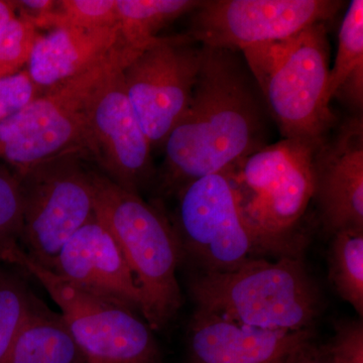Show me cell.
<instances>
[{"label":"cell","mask_w":363,"mask_h":363,"mask_svg":"<svg viewBox=\"0 0 363 363\" xmlns=\"http://www.w3.org/2000/svg\"><path fill=\"white\" fill-rule=\"evenodd\" d=\"M269 116L241 52L203 47L190 104L162 147V189L176 194L262 149Z\"/></svg>","instance_id":"cell-1"},{"label":"cell","mask_w":363,"mask_h":363,"mask_svg":"<svg viewBox=\"0 0 363 363\" xmlns=\"http://www.w3.org/2000/svg\"><path fill=\"white\" fill-rule=\"evenodd\" d=\"M241 55L283 138L317 150L334 123L327 98L330 47L326 23L248 48Z\"/></svg>","instance_id":"cell-2"},{"label":"cell","mask_w":363,"mask_h":363,"mask_svg":"<svg viewBox=\"0 0 363 363\" xmlns=\"http://www.w3.org/2000/svg\"><path fill=\"white\" fill-rule=\"evenodd\" d=\"M189 291L198 309L264 330H308L321 306L298 255L276 262L255 257L233 271L200 272Z\"/></svg>","instance_id":"cell-3"},{"label":"cell","mask_w":363,"mask_h":363,"mask_svg":"<svg viewBox=\"0 0 363 363\" xmlns=\"http://www.w3.org/2000/svg\"><path fill=\"white\" fill-rule=\"evenodd\" d=\"M95 214L108 229L143 297V319L160 330L182 305L177 269L182 250L172 222L159 208L91 169Z\"/></svg>","instance_id":"cell-4"},{"label":"cell","mask_w":363,"mask_h":363,"mask_svg":"<svg viewBox=\"0 0 363 363\" xmlns=\"http://www.w3.org/2000/svg\"><path fill=\"white\" fill-rule=\"evenodd\" d=\"M316 150L283 138L227 169L257 255H298V226L314 197Z\"/></svg>","instance_id":"cell-5"},{"label":"cell","mask_w":363,"mask_h":363,"mask_svg":"<svg viewBox=\"0 0 363 363\" xmlns=\"http://www.w3.org/2000/svg\"><path fill=\"white\" fill-rule=\"evenodd\" d=\"M140 52L118 48L91 70L40 94L0 123V157L16 173L70 152H80L91 99Z\"/></svg>","instance_id":"cell-6"},{"label":"cell","mask_w":363,"mask_h":363,"mask_svg":"<svg viewBox=\"0 0 363 363\" xmlns=\"http://www.w3.org/2000/svg\"><path fill=\"white\" fill-rule=\"evenodd\" d=\"M84 157L80 152H65L16 173L23 205L20 247L45 269L95 216L91 168Z\"/></svg>","instance_id":"cell-7"},{"label":"cell","mask_w":363,"mask_h":363,"mask_svg":"<svg viewBox=\"0 0 363 363\" xmlns=\"http://www.w3.org/2000/svg\"><path fill=\"white\" fill-rule=\"evenodd\" d=\"M7 264L44 286L88 363H157L160 351L152 329L136 313L76 288L33 262L21 247L11 252Z\"/></svg>","instance_id":"cell-8"},{"label":"cell","mask_w":363,"mask_h":363,"mask_svg":"<svg viewBox=\"0 0 363 363\" xmlns=\"http://www.w3.org/2000/svg\"><path fill=\"white\" fill-rule=\"evenodd\" d=\"M173 227L182 250L203 272L233 271L259 257L228 171L196 179L176 193Z\"/></svg>","instance_id":"cell-9"},{"label":"cell","mask_w":363,"mask_h":363,"mask_svg":"<svg viewBox=\"0 0 363 363\" xmlns=\"http://www.w3.org/2000/svg\"><path fill=\"white\" fill-rule=\"evenodd\" d=\"M203 47L187 35L159 37L124 67L126 95L152 149L162 147L187 109Z\"/></svg>","instance_id":"cell-10"},{"label":"cell","mask_w":363,"mask_h":363,"mask_svg":"<svg viewBox=\"0 0 363 363\" xmlns=\"http://www.w3.org/2000/svg\"><path fill=\"white\" fill-rule=\"evenodd\" d=\"M343 4L338 0H206L190 13L187 35L203 47L241 52L326 23Z\"/></svg>","instance_id":"cell-11"},{"label":"cell","mask_w":363,"mask_h":363,"mask_svg":"<svg viewBox=\"0 0 363 363\" xmlns=\"http://www.w3.org/2000/svg\"><path fill=\"white\" fill-rule=\"evenodd\" d=\"M123 70L107 79L91 99L81 152L117 186L140 195L156 171L152 145L126 95Z\"/></svg>","instance_id":"cell-12"},{"label":"cell","mask_w":363,"mask_h":363,"mask_svg":"<svg viewBox=\"0 0 363 363\" xmlns=\"http://www.w3.org/2000/svg\"><path fill=\"white\" fill-rule=\"evenodd\" d=\"M48 269L86 293L142 316V293L133 272L96 214L69 238Z\"/></svg>","instance_id":"cell-13"},{"label":"cell","mask_w":363,"mask_h":363,"mask_svg":"<svg viewBox=\"0 0 363 363\" xmlns=\"http://www.w3.org/2000/svg\"><path fill=\"white\" fill-rule=\"evenodd\" d=\"M314 197L325 231L363 229V119H346L314 154Z\"/></svg>","instance_id":"cell-14"},{"label":"cell","mask_w":363,"mask_h":363,"mask_svg":"<svg viewBox=\"0 0 363 363\" xmlns=\"http://www.w3.org/2000/svg\"><path fill=\"white\" fill-rule=\"evenodd\" d=\"M310 329L264 330L196 308L189 326L190 363H279L306 341Z\"/></svg>","instance_id":"cell-15"},{"label":"cell","mask_w":363,"mask_h":363,"mask_svg":"<svg viewBox=\"0 0 363 363\" xmlns=\"http://www.w3.org/2000/svg\"><path fill=\"white\" fill-rule=\"evenodd\" d=\"M123 45L117 25L54 28L35 40L26 70L44 93L99 65Z\"/></svg>","instance_id":"cell-16"},{"label":"cell","mask_w":363,"mask_h":363,"mask_svg":"<svg viewBox=\"0 0 363 363\" xmlns=\"http://www.w3.org/2000/svg\"><path fill=\"white\" fill-rule=\"evenodd\" d=\"M4 363H88L61 314L35 298Z\"/></svg>","instance_id":"cell-17"},{"label":"cell","mask_w":363,"mask_h":363,"mask_svg":"<svg viewBox=\"0 0 363 363\" xmlns=\"http://www.w3.org/2000/svg\"><path fill=\"white\" fill-rule=\"evenodd\" d=\"M327 98H338L362 114L363 107V1L352 0L338 33L335 63L330 68Z\"/></svg>","instance_id":"cell-18"},{"label":"cell","mask_w":363,"mask_h":363,"mask_svg":"<svg viewBox=\"0 0 363 363\" xmlns=\"http://www.w3.org/2000/svg\"><path fill=\"white\" fill-rule=\"evenodd\" d=\"M199 0H116L117 26L124 47L143 52L174 21L197 9Z\"/></svg>","instance_id":"cell-19"},{"label":"cell","mask_w":363,"mask_h":363,"mask_svg":"<svg viewBox=\"0 0 363 363\" xmlns=\"http://www.w3.org/2000/svg\"><path fill=\"white\" fill-rule=\"evenodd\" d=\"M329 277L339 296L362 318L363 229H344L333 234Z\"/></svg>","instance_id":"cell-20"},{"label":"cell","mask_w":363,"mask_h":363,"mask_svg":"<svg viewBox=\"0 0 363 363\" xmlns=\"http://www.w3.org/2000/svg\"><path fill=\"white\" fill-rule=\"evenodd\" d=\"M6 266L0 264V363L9 357L35 298L26 281Z\"/></svg>","instance_id":"cell-21"},{"label":"cell","mask_w":363,"mask_h":363,"mask_svg":"<svg viewBox=\"0 0 363 363\" xmlns=\"http://www.w3.org/2000/svg\"><path fill=\"white\" fill-rule=\"evenodd\" d=\"M30 23L38 30L116 26V0H56L49 13Z\"/></svg>","instance_id":"cell-22"},{"label":"cell","mask_w":363,"mask_h":363,"mask_svg":"<svg viewBox=\"0 0 363 363\" xmlns=\"http://www.w3.org/2000/svg\"><path fill=\"white\" fill-rule=\"evenodd\" d=\"M23 205L20 181L11 167L0 166V264L20 247Z\"/></svg>","instance_id":"cell-23"},{"label":"cell","mask_w":363,"mask_h":363,"mask_svg":"<svg viewBox=\"0 0 363 363\" xmlns=\"http://www.w3.org/2000/svg\"><path fill=\"white\" fill-rule=\"evenodd\" d=\"M39 30L18 16L0 33V79L26 70Z\"/></svg>","instance_id":"cell-24"},{"label":"cell","mask_w":363,"mask_h":363,"mask_svg":"<svg viewBox=\"0 0 363 363\" xmlns=\"http://www.w3.org/2000/svg\"><path fill=\"white\" fill-rule=\"evenodd\" d=\"M323 350L329 363H363L362 320L339 324L335 335Z\"/></svg>","instance_id":"cell-25"},{"label":"cell","mask_w":363,"mask_h":363,"mask_svg":"<svg viewBox=\"0 0 363 363\" xmlns=\"http://www.w3.org/2000/svg\"><path fill=\"white\" fill-rule=\"evenodd\" d=\"M43 94L23 70L16 75L0 79V123L20 111Z\"/></svg>","instance_id":"cell-26"},{"label":"cell","mask_w":363,"mask_h":363,"mask_svg":"<svg viewBox=\"0 0 363 363\" xmlns=\"http://www.w3.org/2000/svg\"><path fill=\"white\" fill-rule=\"evenodd\" d=\"M279 363H329L323 348L317 347L311 340L306 341Z\"/></svg>","instance_id":"cell-27"},{"label":"cell","mask_w":363,"mask_h":363,"mask_svg":"<svg viewBox=\"0 0 363 363\" xmlns=\"http://www.w3.org/2000/svg\"><path fill=\"white\" fill-rule=\"evenodd\" d=\"M18 16L16 1L0 0V33Z\"/></svg>","instance_id":"cell-28"}]
</instances>
